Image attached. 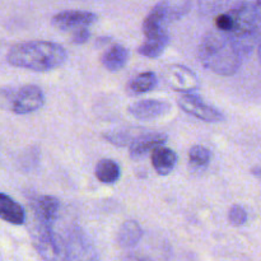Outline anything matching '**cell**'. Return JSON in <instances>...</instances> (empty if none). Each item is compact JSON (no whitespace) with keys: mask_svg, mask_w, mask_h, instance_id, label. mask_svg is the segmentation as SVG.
<instances>
[{"mask_svg":"<svg viewBox=\"0 0 261 261\" xmlns=\"http://www.w3.org/2000/svg\"><path fill=\"white\" fill-rule=\"evenodd\" d=\"M212 153L203 145H194L189 150V162L194 168H205L211 163Z\"/></svg>","mask_w":261,"mask_h":261,"instance_id":"cell-21","label":"cell"},{"mask_svg":"<svg viewBox=\"0 0 261 261\" xmlns=\"http://www.w3.org/2000/svg\"><path fill=\"white\" fill-rule=\"evenodd\" d=\"M229 13L233 17V30L229 35L236 40L239 45L242 41L251 43L259 35L261 28V22L255 4L244 3L229 9Z\"/></svg>","mask_w":261,"mask_h":261,"instance_id":"cell-3","label":"cell"},{"mask_svg":"<svg viewBox=\"0 0 261 261\" xmlns=\"http://www.w3.org/2000/svg\"><path fill=\"white\" fill-rule=\"evenodd\" d=\"M98 17L92 12L86 10H64L53 17L51 23L55 28L66 32H74L81 28L91 27L97 22Z\"/></svg>","mask_w":261,"mask_h":261,"instance_id":"cell-7","label":"cell"},{"mask_svg":"<svg viewBox=\"0 0 261 261\" xmlns=\"http://www.w3.org/2000/svg\"><path fill=\"white\" fill-rule=\"evenodd\" d=\"M177 105L186 114L198 117L199 120H203V121L219 122L223 120V115L218 110L206 105L198 96H194L191 93L182 94L177 99Z\"/></svg>","mask_w":261,"mask_h":261,"instance_id":"cell-8","label":"cell"},{"mask_svg":"<svg viewBox=\"0 0 261 261\" xmlns=\"http://www.w3.org/2000/svg\"><path fill=\"white\" fill-rule=\"evenodd\" d=\"M162 78L168 87H171L175 91L185 92V93L196 91L200 86L198 75L189 68L178 65V64L166 66Z\"/></svg>","mask_w":261,"mask_h":261,"instance_id":"cell-6","label":"cell"},{"mask_svg":"<svg viewBox=\"0 0 261 261\" xmlns=\"http://www.w3.org/2000/svg\"><path fill=\"white\" fill-rule=\"evenodd\" d=\"M158 78L152 71H144V73L138 74L135 78L129 82L126 87L127 93L132 96H139V94L147 93L153 91L157 87Z\"/></svg>","mask_w":261,"mask_h":261,"instance_id":"cell-18","label":"cell"},{"mask_svg":"<svg viewBox=\"0 0 261 261\" xmlns=\"http://www.w3.org/2000/svg\"><path fill=\"white\" fill-rule=\"evenodd\" d=\"M96 177L97 180L103 184H115L119 181L121 176V168L119 163L110 158L101 160L96 166Z\"/></svg>","mask_w":261,"mask_h":261,"instance_id":"cell-19","label":"cell"},{"mask_svg":"<svg viewBox=\"0 0 261 261\" xmlns=\"http://www.w3.org/2000/svg\"><path fill=\"white\" fill-rule=\"evenodd\" d=\"M229 0H199V10L204 15H211L219 12Z\"/></svg>","mask_w":261,"mask_h":261,"instance_id":"cell-22","label":"cell"},{"mask_svg":"<svg viewBox=\"0 0 261 261\" xmlns=\"http://www.w3.org/2000/svg\"><path fill=\"white\" fill-rule=\"evenodd\" d=\"M14 93H15V89L0 88V109L12 111Z\"/></svg>","mask_w":261,"mask_h":261,"instance_id":"cell-25","label":"cell"},{"mask_svg":"<svg viewBox=\"0 0 261 261\" xmlns=\"http://www.w3.org/2000/svg\"><path fill=\"white\" fill-rule=\"evenodd\" d=\"M129 60V51L122 45H112L101 56V63L109 71H119L124 69Z\"/></svg>","mask_w":261,"mask_h":261,"instance_id":"cell-15","label":"cell"},{"mask_svg":"<svg viewBox=\"0 0 261 261\" xmlns=\"http://www.w3.org/2000/svg\"><path fill=\"white\" fill-rule=\"evenodd\" d=\"M152 165L158 175L167 176L177 165V154L170 148L160 145L152 152Z\"/></svg>","mask_w":261,"mask_h":261,"instance_id":"cell-13","label":"cell"},{"mask_svg":"<svg viewBox=\"0 0 261 261\" xmlns=\"http://www.w3.org/2000/svg\"><path fill=\"white\" fill-rule=\"evenodd\" d=\"M33 217H35L36 224L32 228V239L38 254H41L43 259L47 260L65 259V256L60 254V247H59L55 236L51 231L53 227L41 221L35 214H33Z\"/></svg>","mask_w":261,"mask_h":261,"instance_id":"cell-4","label":"cell"},{"mask_svg":"<svg viewBox=\"0 0 261 261\" xmlns=\"http://www.w3.org/2000/svg\"><path fill=\"white\" fill-rule=\"evenodd\" d=\"M216 25L217 30L223 31V32L231 33L232 30H233V17L232 14L228 12L226 13H221L218 17L216 18Z\"/></svg>","mask_w":261,"mask_h":261,"instance_id":"cell-24","label":"cell"},{"mask_svg":"<svg viewBox=\"0 0 261 261\" xmlns=\"http://www.w3.org/2000/svg\"><path fill=\"white\" fill-rule=\"evenodd\" d=\"M68 54L59 43L50 41H27L14 45L7 55L10 65L33 71H50L60 68Z\"/></svg>","mask_w":261,"mask_h":261,"instance_id":"cell-2","label":"cell"},{"mask_svg":"<svg viewBox=\"0 0 261 261\" xmlns=\"http://www.w3.org/2000/svg\"><path fill=\"white\" fill-rule=\"evenodd\" d=\"M91 37V32H89L88 28H81V30H76L73 32V36H71V41L75 45H83Z\"/></svg>","mask_w":261,"mask_h":261,"instance_id":"cell-26","label":"cell"},{"mask_svg":"<svg viewBox=\"0 0 261 261\" xmlns=\"http://www.w3.org/2000/svg\"><path fill=\"white\" fill-rule=\"evenodd\" d=\"M171 111V105L158 99L138 101L129 107V112L139 120H154Z\"/></svg>","mask_w":261,"mask_h":261,"instance_id":"cell-10","label":"cell"},{"mask_svg":"<svg viewBox=\"0 0 261 261\" xmlns=\"http://www.w3.org/2000/svg\"><path fill=\"white\" fill-rule=\"evenodd\" d=\"M259 59H260V63H261V41H260V45H259Z\"/></svg>","mask_w":261,"mask_h":261,"instance_id":"cell-27","label":"cell"},{"mask_svg":"<svg viewBox=\"0 0 261 261\" xmlns=\"http://www.w3.org/2000/svg\"><path fill=\"white\" fill-rule=\"evenodd\" d=\"M228 221L229 223L233 224V226L240 227L244 226L247 221V213L241 205H233L231 206L228 213Z\"/></svg>","mask_w":261,"mask_h":261,"instance_id":"cell-23","label":"cell"},{"mask_svg":"<svg viewBox=\"0 0 261 261\" xmlns=\"http://www.w3.org/2000/svg\"><path fill=\"white\" fill-rule=\"evenodd\" d=\"M171 15H172V10L167 2H161L155 4V7L150 10L143 22V33L145 37L167 32L165 24L170 19Z\"/></svg>","mask_w":261,"mask_h":261,"instance_id":"cell-9","label":"cell"},{"mask_svg":"<svg viewBox=\"0 0 261 261\" xmlns=\"http://www.w3.org/2000/svg\"><path fill=\"white\" fill-rule=\"evenodd\" d=\"M0 219L14 226H22L25 222V212L23 206L3 193H0Z\"/></svg>","mask_w":261,"mask_h":261,"instance_id":"cell-12","label":"cell"},{"mask_svg":"<svg viewBox=\"0 0 261 261\" xmlns=\"http://www.w3.org/2000/svg\"><path fill=\"white\" fill-rule=\"evenodd\" d=\"M59 208H60V203L58 199L50 195H43L36 200L35 205H33V214L37 216L41 221L47 223L48 226L53 227L58 218Z\"/></svg>","mask_w":261,"mask_h":261,"instance_id":"cell-14","label":"cell"},{"mask_svg":"<svg viewBox=\"0 0 261 261\" xmlns=\"http://www.w3.org/2000/svg\"><path fill=\"white\" fill-rule=\"evenodd\" d=\"M166 142H167V135L166 134L144 132L130 144L129 154L130 157L137 160V158H140L143 155L148 154V153L153 152L155 148L163 145Z\"/></svg>","mask_w":261,"mask_h":261,"instance_id":"cell-11","label":"cell"},{"mask_svg":"<svg viewBox=\"0 0 261 261\" xmlns=\"http://www.w3.org/2000/svg\"><path fill=\"white\" fill-rule=\"evenodd\" d=\"M168 42H170V35H168V32L155 36H149V37H145L144 42L139 46L138 53L140 55L145 56V58L157 59L166 50Z\"/></svg>","mask_w":261,"mask_h":261,"instance_id":"cell-16","label":"cell"},{"mask_svg":"<svg viewBox=\"0 0 261 261\" xmlns=\"http://www.w3.org/2000/svg\"><path fill=\"white\" fill-rule=\"evenodd\" d=\"M143 130H135V129H124V130H115V132H110L103 135L105 139L111 144L117 145V147H127L143 134Z\"/></svg>","mask_w":261,"mask_h":261,"instance_id":"cell-20","label":"cell"},{"mask_svg":"<svg viewBox=\"0 0 261 261\" xmlns=\"http://www.w3.org/2000/svg\"><path fill=\"white\" fill-rule=\"evenodd\" d=\"M45 103V94L42 89L35 84H27L15 89L13 98L12 112L17 115H27L38 111Z\"/></svg>","mask_w":261,"mask_h":261,"instance_id":"cell-5","label":"cell"},{"mask_svg":"<svg viewBox=\"0 0 261 261\" xmlns=\"http://www.w3.org/2000/svg\"><path fill=\"white\" fill-rule=\"evenodd\" d=\"M199 60L208 70L229 76L237 73L242 63L239 43L229 33L209 31L199 45Z\"/></svg>","mask_w":261,"mask_h":261,"instance_id":"cell-1","label":"cell"},{"mask_svg":"<svg viewBox=\"0 0 261 261\" xmlns=\"http://www.w3.org/2000/svg\"><path fill=\"white\" fill-rule=\"evenodd\" d=\"M142 236L143 229L139 223L135 221H126L117 232L116 241L117 245L122 249H132L135 245H138Z\"/></svg>","mask_w":261,"mask_h":261,"instance_id":"cell-17","label":"cell"}]
</instances>
